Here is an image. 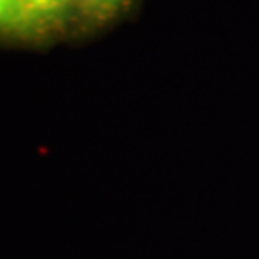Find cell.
I'll return each mask as SVG.
<instances>
[{
	"mask_svg": "<svg viewBox=\"0 0 259 259\" xmlns=\"http://www.w3.org/2000/svg\"><path fill=\"white\" fill-rule=\"evenodd\" d=\"M29 38H40L64 29L79 16V0H23Z\"/></svg>",
	"mask_w": 259,
	"mask_h": 259,
	"instance_id": "6da1fadb",
	"label": "cell"
},
{
	"mask_svg": "<svg viewBox=\"0 0 259 259\" xmlns=\"http://www.w3.org/2000/svg\"><path fill=\"white\" fill-rule=\"evenodd\" d=\"M131 0H79V16L91 21H106L119 14Z\"/></svg>",
	"mask_w": 259,
	"mask_h": 259,
	"instance_id": "3957f363",
	"label": "cell"
},
{
	"mask_svg": "<svg viewBox=\"0 0 259 259\" xmlns=\"http://www.w3.org/2000/svg\"><path fill=\"white\" fill-rule=\"evenodd\" d=\"M0 35L29 38L23 0H0Z\"/></svg>",
	"mask_w": 259,
	"mask_h": 259,
	"instance_id": "7a4b0ae2",
	"label": "cell"
}]
</instances>
